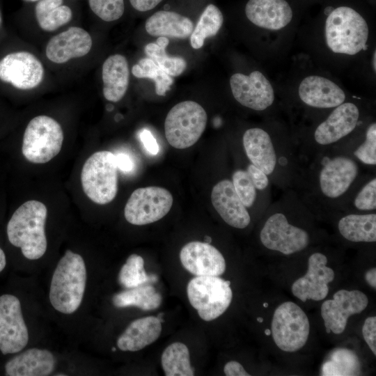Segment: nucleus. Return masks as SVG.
<instances>
[{"mask_svg": "<svg viewBox=\"0 0 376 376\" xmlns=\"http://www.w3.org/2000/svg\"><path fill=\"white\" fill-rule=\"evenodd\" d=\"M55 366L52 353L45 349H28L7 361L6 373L9 376H46Z\"/></svg>", "mask_w": 376, "mask_h": 376, "instance_id": "24", "label": "nucleus"}, {"mask_svg": "<svg viewBox=\"0 0 376 376\" xmlns=\"http://www.w3.org/2000/svg\"><path fill=\"white\" fill-rule=\"evenodd\" d=\"M24 1L33 2V1H38L40 0H24Z\"/></svg>", "mask_w": 376, "mask_h": 376, "instance_id": "54", "label": "nucleus"}, {"mask_svg": "<svg viewBox=\"0 0 376 376\" xmlns=\"http://www.w3.org/2000/svg\"><path fill=\"white\" fill-rule=\"evenodd\" d=\"M224 22L221 11L214 4H208L201 13L190 36V43L194 49L203 47L205 40L215 36Z\"/></svg>", "mask_w": 376, "mask_h": 376, "instance_id": "33", "label": "nucleus"}, {"mask_svg": "<svg viewBox=\"0 0 376 376\" xmlns=\"http://www.w3.org/2000/svg\"><path fill=\"white\" fill-rule=\"evenodd\" d=\"M131 6L137 11L146 12L155 8L163 0H129Z\"/></svg>", "mask_w": 376, "mask_h": 376, "instance_id": "45", "label": "nucleus"}, {"mask_svg": "<svg viewBox=\"0 0 376 376\" xmlns=\"http://www.w3.org/2000/svg\"><path fill=\"white\" fill-rule=\"evenodd\" d=\"M230 284L219 276H196L190 280L187 297L202 320L212 321L227 310L233 298Z\"/></svg>", "mask_w": 376, "mask_h": 376, "instance_id": "7", "label": "nucleus"}, {"mask_svg": "<svg viewBox=\"0 0 376 376\" xmlns=\"http://www.w3.org/2000/svg\"><path fill=\"white\" fill-rule=\"evenodd\" d=\"M245 14L253 24L269 30L286 26L293 15L285 0H249L245 6Z\"/></svg>", "mask_w": 376, "mask_h": 376, "instance_id": "21", "label": "nucleus"}, {"mask_svg": "<svg viewBox=\"0 0 376 376\" xmlns=\"http://www.w3.org/2000/svg\"><path fill=\"white\" fill-rule=\"evenodd\" d=\"M112 351H113V352H115V351H116V348H115V347H112Z\"/></svg>", "mask_w": 376, "mask_h": 376, "instance_id": "55", "label": "nucleus"}, {"mask_svg": "<svg viewBox=\"0 0 376 376\" xmlns=\"http://www.w3.org/2000/svg\"><path fill=\"white\" fill-rule=\"evenodd\" d=\"M180 259L183 267L196 276H219L226 270L221 252L210 244L190 242L181 249Z\"/></svg>", "mask_w": 376, "mask_h": 376, "instance_id": "17", "label": "nucleus"}, {"mask_svg": "<svg viewBox=\"0 0 376 376\" xmlns=\"http://www.w3.org/2000/svg\"><path fill=\"white\" fill-rule=\"evenodd\" d=\"M368 26L354 9L339 6L332 10L325 22V38L335 53L354 55L367 47Z\"/></svg>", "mask_w": 376, "mask_h": 376, "instance_id": "3", "label": "nucleus"}, {"mask_svg": "<svg viewBox=\"0 0 376 376\" xmlns=\"http://www.w3.org/2000/svg\"><path fill=\"white\" fill-rule=\"evenodd\" d=\"M224 372L226 376H249L244 367L237 361H231L226 363Z\"/></svg>", "mask_w": 376, "mask_h": 376, "instance_id": "44", "label": "nucleus"}, {"mask_svg": "<svg viewBox=\"0 0 376 376\" xmlns=\"http://www.w3.org/2000/svg\"><path fill=\"white\" fill-rule=\"evenodd\" d=\"M213 207L229 226L244 228L251 221L246 207L237 194L232 181L222 180L217 182L211 192Z\"/></svg>", "mask_w": 376, "mask_h": 376, "instance_id": "20", "label": "nucleus"}, {"mask_svg": "<svg viewBox=\"0 0 376 376\" xmlns=\"http://www.w3.org/2000/svg\"><path fill=\"white\" fill-rule=\"evenodd\" d=\"M157 281L155 274L148 275L144 269V260L137 254L130 255L122 266L118 282L125 288L130 289Z\"/></svg>", "mask_w": 376, "mask_h": 376, "instance_id": "35", "label": "nucleus"}, {"mask_svg": "<svg viewBox=\"0 0 376 376\" xmlns=\"http://www.w3.org/2000/svg\"><path fill=\"white\" fill-rule=\"evenodd\" d=\"M358 173V165L353 159L335 156L329 159L320 171V190L327 198H338L350 189Z\"/></svg>", "mask_w": 376, "mask_h": 376, "instance_id": "16", "label": "nucleus"}, {"mask_svg": "<svg viewBox=\"0 0 376 376\" xmlns=\"http://www.w3.org/2000/svg\"><path fill=\"white\" fill-rule=\"evenodd\" d=\"M92 45L91 36L87 31L72 26L49 40L45 54L49 61L61 64L86 56L91 51Z\"/></svg>", "mask_w": 376, "mask_h": 376, "instance_id": "18", "label": "nucleus"}, {"mask_svg": "<svg viewBox=\"0 0 376 376\" xmlns=\"http://www.w3.org/2000/svg\"><path fill=\"white\" fill-rule=\"evenodd\" d=\"M207 120L206 111L198 103L190 100L178 103L166 117V139L173 148H187L200 139L205 131Z\"/></svg>", "mask_w": 376, "mask_h": 376, "instance_id": "5", "label": "nucleus"}, {"mask_svg": "<svg viewBox=\"0 0 376 376\" xmlns=\"http://www.w3.org/2000/svg\"><path fill=\"white\" fill-rule=\"evenodd\" d=\"M112 301L117 308L135 306L151 311L160 306L162 296L152 285L144 284L114 295Z\"/></svg>", "mask_w": 376, "mask_h": 376, "instance_id": "29", "label": "nucleus"}, {"mask_svg": "<svg viewBox=\"0 0 376 376\" xmlns=\"http://www.w3.org/2000/svg\"><path fill=\"white\" fill-rule=\"evenodd\" d=\"M88 3L91 10L105 22L120 19L125 11L124 0H88Z\"/></svg>", "mask_w": 376, "mask_h": 376, "instance_id": "37", "label": "nucleus"}, {"mask_svg": "<svg viewBox=\"0 0 376 376\" xmlns=\"http://www.w3.org/2000/svg\"><path fill=\"white\" fill-rule=\"evenodd\" d=\"M327 258L321 253H314L308 258L306 274L292 285V294L301 300L320 301L328 295V284L334 279V270L327 267Z\"/></svg>", "mask_w": 376, "mask_h": 376, "instance_id": "15", "label": "nucleus"}, {"mask_svg": "<svg viewBox=\"0 0 376 376\" xmlns=\"http://www.w3.org/2000/svg\"><path fill=\"white\" fill-rule=\"evenodd\" d=\"M161 363L166 376H193L194 370L191 366L188 347L182 343L175 342L163 352Z\"/></svg>", "mask_w": 376, "mask_h": 376, "instance_id": "32", "label": "nucleus"}, {"mask_svg": "<svg viewBox=\"0 0 376 376\" xmlns=\"http://www.w3.org/2000/svg\"><path fill=\"white\" fill-rule=\"evenodd\" d=\"M6 258L3 251L0 248V272L5 268Z\"/></svg>", "mask_w": 376, "mask_h": 376, "instance_id": "48", "label": "nucleus"}, {"mask_svg": "<svg viewBox=\"0 0 376 376\" xmlns=\"http://www.w3.org/2000/svg\"><path fill=\"white\" fill-rule=\"evenodd\" d=\"M354 205L359 210L376 209V179H371L359 190L354 198Z\"/></svg>", "mask_w": 376, "mask_h": 376, "instance_id": "40", "label": "nucleus"}, {"mask_svg": "<svg viewBox=\"0 0 376 376\" xmlns=\"http://www.w3.org/2000/svg\"><path fill=\"white\" fill-rule=\"evenodd\" d=\"M361 363L356 353L347 348L334 350L324 362L321 375L349 376L359 375Z\"/></svg>", "mask_w": 376, "mask_h": 376, "instance_id": "31", "label": "nucleus"}, {"mask_svg": "<svg viewBox=\"0 0 376 376\" xmlns=\"http://www.w3.org/2000/svg\"><path fill=\"white\" fill-rule=\"evenodd\" d=\"M169 43L167 37L159 36L156 42H150L146 45L145 53L148 58L153 60L157 65L171 77L180 75L187 68L186 61L178 56H169L166 47Z\"/></svg>", "mask_w": 376, "mask_h": 376, "instance_id": "34", "label": "nucleus"}, {"mask_svg": "<svg viewBox=\"0 0 376 376\" xmlns=\"http://www.w3.org/2000/svg\"><path fill=\"white\" fill-rule=\"evenodd\" d=\"M132 73L137 78H149L153 80L155 92L158 95L164 96L173 83V78L150 58L140 59L133 65Z\"/></svg>", "mask_w": 376, "mask_h": 376, "instance_id": "36", "label": "nucleus"}, {"mask_svg": "<svg viewBox=\"0 0 376 376\" xmlns=\"http://www.w3.org/2000/svg\"><path fill=\"white\" fill-rule=\"evenodd\" d=\"M162 331L157 317L148 316L132 322L119 336L117 346L122 351L136 352L154 343Z\"/></svg>", "mask_w": 376, "mask_h": 376, "instance_id": "25", "label": "nucleus"}, {"mask_svg": "<svg viewBox=\"0 0 376 376\" xmlns=\"http://www.w3.org/2000/svg\"><path fill=\"white\" fill-rule=\"evenodd\" d=\"M271 333H272V331H271V330L269 329H266V330L265 331V334L267 336L270 335Z\"/></svg>", "mask_w": 376, "mask_h": 376, "instance_id": "51", "label": "nucleus"}, {"mask_svg": "<svg viewBox=\"0 0 376 376\" xmlns=\"http://www.w3.org/2000/svg\"><path fill=\"white\" fill-rule=\"evenodd\" d=\"M235 99L242 105L256 111L270 107L274 100L272 86L265 75L255 70L249 75L235 73L230 79Z\"/></svg>", "mask_w": 376, "mask_h": 376, "instance_id": "14", "label": "nucleus"}, {"mask_svg": "<svg viewBox=\"0 0 376 376\" xmlns=\"http://www.w3.org/2000/svg\"><path fill=\"white\" fill-rule=\"evenodd\" d=\"M376 52L375 51L374 52V54H373V68L374 70V72H375L376 71Z\"/></svg>", "mask_w": 376, "mask_h": 376, "instance_id": "49", "label": "nucleus"}, {"mask_svg": "<svg viewBox=\"0 0 376 376\" xmlns=\"http://www.w3.org/2000/svg\"><path fill=\"white\" fill-rule=\"evenodd\" d=\"M257 321L259 322H263V319L260 317H258L257 318Z\"/></svg>", "mask_w": 376, "mask_h": 376, "instance_id": "52", "label": "nucleus"}, {"mask_svg": "<svg viewBox=\"0 0 376 376\" xmlns=\"http://www.w3.org/2000/svg\"><path fill=\"white\" fill-rule=\"evenodd\" d=\"M86 284L83 258L67 250L54 272L49 290L53 308L64 314L75 312L81 305Z\"/></svg>", "mask_w": 376, "mask_h": 376, "instance_id": "2", "label": "nucleus"}, {"mask_svg": "<svg viewBox=\"0 0 376 376\" xmlns=\"http://www.w3.org/2000/svg\"><path fill=\"white\" fill-rule=\"evenodd\" d=\"M271 331L279 348L284 352H294L306 343L310 324L306 314L297 304L285 301L274 313Z\"/></svg>", "mask_w": 376, "mask_h": 376, "instance_id": "8", "label": "nucleus"}, {"mask_svg": "<svg viewBox=\"0 0 376 376\" xmlns=\"http://www.w3.org/2000/svg\"><path fill=\"white\" fill-rule=\"evenodd\" d=\"M63 132L54 118L42 115L31 119L24 133L22 151L35 164H44L56 157L62 148Z\"/></svg>", "mask_w": 376, "mask_h": 376, "instance_id": "6", "label": "nucleus"}, {"mask_svg": "<svg viewBox=\"0 0 376 376\" xmlns=\"http://www.w3.org/2000/svg\"><path fill=\"white\" fill-rule=\"evenodd\" d=\"M81 180L85 194L94 203L104 205L112 201L118 191V167L115 155L98 151L84 164Z\"/></svg>", "mask_w": 376, "mask_h": 376, "instance_id": "4", "label": "nucleus"}, {"mask_svg": "<svg viewBox=\"0 0 376 376\" xmlns=\"http://www.w3.org/2000/svg\"><path fill=\"white\" fill-rule=\"evenodd\" d=\"M204 242L210 244L212 242V238L210 236L206 235L204 237Z\"/></svg>", "mask_w": 376, "mask_h": 376, "instance_id": "50", "label": "nucleus"}, {"mask_svg": "<svg viewBox=\"0 0 376 376\" xmlns=\"http://www.w3.org/2000/svg\"><path fill=\"white\" fill-rule=\"evenodd\" d=\"M260 239L267 249L285 255L302 251L309 243L308 233L290 224L281 212H276L267 218L260 231Z\"/></svg>", "mask_w": 376, "mask_h": 376, "instance_id": "10", "label": "nucleus"}, {"mask_svg": "<svg viewBox=\"0 0 376 376\" xmlns=\"http://www.w3.org/2000/svg\"><path fill=\"white\" fill-rule=\"evenodd\" d=\"M103 95L106 100L116 102L127 92L130 70L126 58L121 54L109 56L102 65Z\"/></svg>", "mask_w": 376, "mask_h": 376, "instance_id": "26", "label": "nucleus"}, {"mask_svg": "<svg viewBox=\"0 0 376 376\" xmlns=\"http://www.w3.org/2000/svg\"><path fill=\"white\" fill-rule=\"evenodd\" d=\"M29 341L21 304L15 295L0 296V350L3 354L22 350Z\"/></svg>", "mask_w": 376, "mask_h": 376, "instance_id": "11", "label": "nucleus"}, {"mask_svg": "<svg viewBox=\"0 0 376 376\" xmlns=\"http://www.w3.org/2000/svg\"><path fill=\"white\" fill-rule=\"evenodd\" d=\"M63 0H40L35 7L39 26L45 31H54L68 23L72 17L70 7L63 5Z\"/></svg>", "mask_w": 376, "mask_h": 376, "instance_id": "30", "label": "nucleus"}, {"mask_svg": "<svg viewBox=\"0 0 376 376\" xmlns=\"http://www.w3.org/2000/svg\"><path fill=\"white\" fill-rule=\"evenodd\" d=\"M139 137L145 149L151 155H155L159 152V145L152 133L148 130H143L139 133Z\"/></svg>", "mask_w": 376, "mask_h": 376, "instance_id": "43", "label": "nucleus"}, {"mask_svg": "<svg viewBox=\"0 0 376 376\" xmlns=\"http://www.w3.org/2000/svg\"><path fill=\"white\" fill-rule=\"evenodd\" d=\"M359 117L358 107L345 102L335 107L328 118L315 129L314 139L322 146L334 143L350 134L357 127Z\"/></svg>", "mask_w": 376, "mask_h": 376, "instance_id": "19", "label": "nucleus"}, {"mask_svg": "<svg viewBox=\"0 0 376 376\" xmlns=\"http://www.w3.org/2000/svg\"><path fill=\"white\" fill-rule=\"evenodd\" d=\"M362 334L366 343L374 355H376V318L375 316L366 319L362 327Z\"/></svg>", "mask_w": 376, "mask_h": 376, "instance_id": "41", "label": "nucleus"}, {"mask_svg": "<svg viewBox=\"0 0 376 376\" xmlns=\"http://www.w3.org/2000/svg\"><path fill=\"white\" fill-rule=\"evenodd\" d=\"M368 304V297L358 290H340L332 299L324 301L321 306V315L327 333H343L350 315L361 313Z\"/></svg>", "mask_w": 376, "mask_h": 376, "instance_id": "13", "label": "nucleus"}, {"mask_svg": "<svg viewBox=\"0 0 376 376\" xmlns=\"http://www.w3.org/2000/svg\"><path fill=\"white\" fill-rule=\"evenodd\" d=\"M298 93L303 102L315 108H334L345 100V94L340 86L325 77L317 75L304 78Z\"/></svg>", "mask_w": 376, "mask_h": 376, "instance_id": "22", "label": "nucleus"}, {"mask_svg": "<svg viewBox=\"0 0 376 376\" xmlns=\"http://www.w3.org/2000/svg\"><path fill=\"white\" fill-rule=\"evenodd\" d=\"M243 146L251 163L271 175L277 164V156L269 134L259 127L245 131L242 138Z\"/></svg>", "mask_w": 376, "mask_h": 376, "instance_id": "23", "label": "nucleus"}, {"mask_svg": "<svg viewBox=\"0 0 376 376\" xmlns=\"http://www.w3.org/2000/svg\"><path fill=\"white\" fill-rule=\"evenodd\" d=\"M366 281L374 289L376 288V269L371 268L366 273Z\"/></svg>", "mask_w": 376, "mask_h": 376, "instance_id": "47", "label": "nucleus"}, {"mask_svg": "<svg viewBox=\"0 0 376 376\" xmlns=\"http://www.w3.org/2000/svg\"><path fill=\"white\" fill-rule=\"evenodd\" d=\"M354 156L363 164H376V123H372L367 129L363 142L354 151Z\"/></svg>", "mask_w": 376, "mask_h": 376, "instance_id": "39", "label": "nucleus"}, {"mask_svg": "<svg viewBox=\"0 0 376 376\" xmlns=\"http://www.w3.org/2000/svg\"><path fill=\"white\" fill-rule=\"evenodd\" d=\"M47 215V210L42 203L31 200L21 205L8 223L9 242L19 247L27 259H39L46 252L47 242L45 225Z\"/></svg>", "mask_w": 376, "mask_h": 376, "instance_id": "1", "label": "nucleus"}, {"mask_svg": "<svg viewBox=\"0 0 376 376\" xmlns=\"http://www.w3.org/2000/svg\"><path fill=\"white\" fill-rule=\"evenodd\" d=\"M246 171L256 189L262 191L267 188L269 184L268 175L262 170L251 163Z\"/></svg>", "mask_w": 376, "mask_h": 376, "instance_id": "42", "label": "nucleus"}, {"mask_svg": "<svg viewBox=\"0 0 376 376\" xmlns=\"http://www.w3.org/2000/svg\"><path fill=\"white\" fill-rule=\"evenodd\" d=\"M232 179L234 189L244 206L251 207L256 198V189L246 171L241 169L235 171Z\"/></svg>", "mask_w": 376, "mask_h": 376, "instance_id": "38", "label": "nucleus"}, {"mask_svg": "<svg viewBox=\"0 0 376 376\" xmlns=\"http://www.w3.org/2000/svg\"><path fill=\"white\" fill-rule=\"evenodd\" d=\"M145 29L152 36L184 39L191 36L194 24L189 17L178 13L159 10L147 19Z\"/></svg>", "mask_w": 376, "mask_h": 376, "instance_id": "27", "label": "nucleus"}, {"mask_svg": "<svg viewBox=\"0 0 376 376\" xmlns=\"http://www.w3.org/2000/svg\"><path fill=\"white\" fill-rule=\"evenodd\" d=\"M116 163L118 169L123 172L128 173L133 170L134 163L130 157L124 153L115 155Z\"/></svg>", "mask_w": 376, "mask_h": 376, "instance_id": "46", "label": "nucleus"}, {"mask_svg": "<svg viewBox=\"0 0 376 376\" xmlns=\"http://www.w3.org/2000/svg\"><path fill=\"white\" fill-rule=\"evenodd\" d=\"M338 228L346 240L354 242L376 241V214H350L340 219Z\"/></svg>", "mask_w": 376, "mask_h": 376, "instance_id": "28", "label": "nucleus"}, {"mask_svg": "<svg viewBox=\"0 0 376 376\" xmlns=\"http://www.w3.org/2000/svg\"><path fill=\"white\" fill-rule=\"evenodd\" d=\"M263 306H264L265 308H267V307L268 306V304H267V303H264V304H263Z\"/></svg>", "mask_w": 376, "mask_h": 376, "instance_id": "53", "label": "nucleus"}, {"mask_svg": "<svg viewBox=\"0 0 376 376\" xmlns=\"http://www.w3.org/2000/svg\"><path fill=\"white\" fill-rule=\"evenodd\" d=\"M44 68L33 54L16 52L0 60V79L21 90L37 87L42 81Z\"/></svg>", "mask_w": 376, "mask_h": 376, "instance_id": "12", "label": "nucleus"}, {"mask_svg": "<svg viewBox=\"0 0 376 376\" xmlns=\"http://www.w3.org/2000/svg\"><path fill=\"white\" fill-rule=\"evenodd\" d=\"M173 196L169 191L159 187L135 189L124 210L125 219L133 225L141 226L155 222L170 211Z\"/></svg>", "mask_w": 376, "mask_h": 376, "instance_id": "9", "label": "nucleus"}]
</instances>
